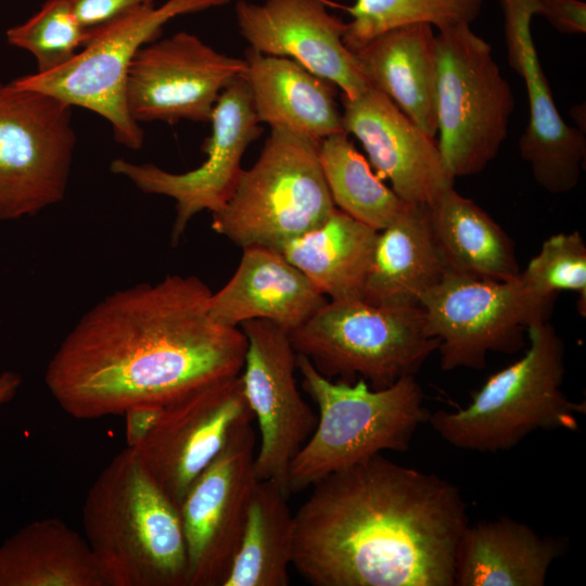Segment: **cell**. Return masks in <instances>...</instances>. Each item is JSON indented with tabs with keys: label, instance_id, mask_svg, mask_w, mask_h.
<instances>
[{
	"label": "cell",
	"instance_id": "26",
	"mask_svg": "<svg viewBox=\"0 0 586 586\" xmlns=\"http://www.w3.org/2000/svg\"><path fill=\"white\" fill-rule=\"evenodd\" d=\"M379 231L336 208L282 255L330 301L361 300Z\"/></svg>",
	"mask_w": 586,
	"mask_h": 586
},
{
	"label": "cell",
	"instance_id": "24",
	"mask_svg": "<svg viewBox=\"0 0 586 586\" xmlns=\"http://www.w3.org/2000/svg\"><path fill=\"white\" fill-rule=\"evenodd\" d=\"M561 540L510 517L468 525L458 544L454 586H543Z\"/></svg>",
	"mask_w": 586,
	"mask_h": 586
},
{
	"label": "cell",
	"instance_id": "9",
	"mask_svg": "<svg viewBox=\"0 0 586 586\" xmlns=\"http://www.w3.org/2000/svg\"><path fill=\"white\" fill-rule=\"evenodd\" d=\"M230 0H166L145 5L91 33L82 49L64 65L46 73L27 74L12 82L49 94L106 119L117 143L139 150L144 133L129 114L126 81L131 62L143 46L155 41L173 18L224 7Z\"/></svg>",
	"mask_w": 586,
	"mask_h": 586
},
{
	"label": "cell",
	"instance_id": "5",
	"mask_svg": "<svg viewBox=\"0 0 586 586\" xmlns=\"http://www.w3.org/2000/svg\"><path fill=\"white\" fill-rule=\"evenodd\" d=\"M296 370L319 415L315 430L290 464V494L384 450L405 453L419 425L428 420L430 412L415 375L402 377L383 388H370L362 378L356 383L333 382L302 354H296Z\"/></svg>",
	"mask_w": 586,
	"mask_h": 586
},
{
	"label": "cell",
	"instance_id": "13",
	"mask_svg": "<svg viewBox=\"0 0 586 586\" xmlns=\"http://www.w3.org/2000/svg\"><path fill=\"white\" fill-rule=\"evenodd\" d=\"M212 132L203 143L205 161L186 173H170L154 164L115 158L110 170L127 178L139 190L165 195L176 203L171 243L178 244L189 221L202 211L216 213L231 198L243 171L242 157L263 132L252 97L242 78L220 94L212 117Z\"/></svg>",
	"mask_w": 586,
	"mask_h": 586
},
{
	"label": "cell",
	"instance_id": "28",
	"mask_svg": "<svg viewBox=\"0 0 586 586\" xmlns=\"http://www.w3.org/2000/svg\"><path fill=\"white\" fill-rule=\"evenodd\" d=\"M289 494L272 480H257L242 536L222 586H286L293 560L294 514Z\"/></svg>",
	"mask_w": 586,
	"mask_h": 586
},
{
	"label": "cell",
	"instance_id": "23",
	"mask_svg": "<svg viewBox=\"0 0 586 586\" xmlns=\"http://www.w3.org/2000/svg\"><path fill=\"white\" fill-rule=\"evenodd\" d=\"M354 53L369 84L435 138L437 50L433 26L416 23L393 28Z\"/></svg>",
	"mask_w": 586,
	"mask_h": 586
},
{
	"label": "cell",
	"instance_id": "7",
	"mask_svg": "<svg viewBox=\"0 0 586 586\" xmlns=\"http://www.w3.org/2000/svg\"><path fill=\"white\" fill-rule=\"evenodd\" d=\"M289 336L295 353L326 378L353 383L360 375L373 388L415 375L440 344L420 306H378L362 300L327 301Z\"/></svg>",
	"mask_w": 586,
	"mask_h": 586
},
{
	"label": "cell",
	"instance_id": "2",
	"mask_svg": "<svg viewBox=\"0 0 586 586\" xmlns=\"http://www.w3.org/2000/svg\"><path fill=\"white\" fill-rule=\"evenodd\" d=\"M468 525L456 485L378 454L313 485L292 565L315 586H454Z\"/></svg>",
	"mask_w": 586,
	"mask_h": 586
},
{
	"label": "cell",
	"instance_id": "16",
	"mask_svg": "<svg viewBox=\"0 0 586 586\" xmlns=\"http://www.w3.org/2000/svg\"><path fill=\"white\" fill-rule=\"evenodd\" d=\"M253 419L239 374L163 406L150 432L133 449L179 508L194 481L220 453L231 431Z\"/></svg>",
	"mask_w": 586,
	"mask_h": 586
},
{
	"label": "cell",
	"instance_id": "29",
	"mask_svg": "<svg viewBox=\"0 0 586 586\" xmlns=\"http://www.w3.org/2000/svg\"><path fill=\"white\" fill-rule=\"evenodd\" d=\"M318 156L336 208L356 220L380 231L406 204L373 174L346 132L320 140Z\"/></svg>",
	"mask_w": 586,
	"mask_h": 586
},
{
	"label": "cell",
	"instance_id": "30",
	"mask_svg": "<svg viewBox=\"0 0 586 586\" xmlns=\"http://www.w3.org/2000/svg\"><path fill=\"white\" fill-rule=\"evenodd\" d=\"M484 0H355L346 8L343 42L356 52L377 36L396 27L425 23L438 30L471 24Z\"/></svg>",
	"mask_w": 586,
	"mask_h": 586
},
{
	"label": "cell",
	"instance_id": "4",
	"mask_svg": "<svg viewBox=\"0 0 586 586\" xmlns=\"http://www.w3.org/2000/svg\"><path fill=\"white\" fill-rule=\"evenodd\" d=\"M526 333L524 355L492 374L466 407L429 413L426 422L442 440L459 449L497 453L537 430H577L586 406L562 390V339L548 320L532 324Z\"/></svg>",
	"mask_w": 586,
	"mask_h": 586
},
{
	"label": "cell",
	"instance_id": "14",
	"mask_svg": "<svg viewBox=\"0 0 586 586\" xmlns=\"http://www.w3.org/2000/svg\"><path fill=\"white\" fill-rule=\"evenodd\" d=\"M245 60L224 54L198 36L179 31L136 53L126 103L137 123H209L224 90L242 77Z\"/></svg>",
	"mask_w": 586,
	"mask_h": 586
},
{
	"label": "cell",
	"instance_id": "33",
	"mask_svg": "<svg viewBox=\"0 0 586 586\" xmlns=\"http://www.w3.org/2000/svg\"><path fill=\"white\" fill-rule=\"evenodd\" d=\"M81 26L91 33L155 0H67Z\"/></svg>",
	"mask_w": 586,
	"mask_h": 586
},
{
	"label": "cell",
	"instance_id": "12",
	"mask_svg": "<svg viewBox=\"0 0 586 586\" xmlns=\"http://www.w3.org/2000/svg\"><path fill=\"white\" fill-rule=\"evenodd\" d=\"M255 445L252 422L237 425L179 507L188 586H222L229 573L257 482Z\"/></svg>",
	"mask_w": 586,
	"mask_h": 586
},
{
	"label": "cell",
	"instance_id": "34",
	"mask_svg": "<svg viewBox=\"0 0 586 586\" xmlns=\"http://www.w3.org/2000/svg\"><path fill=\"white\" fill-rule=\"evenodd\" d=\"M539 14L562 34H585L586 3L581 0H539Z\"/></svg>",
	"mask_w": 586,
	"mask_h": 586
},
{
	"label": "cell",
	"instance_id": "1",
	"mask_svg": "<svg viewBox=\"0 0 586 586\" xmlns=\"http://www.w3.org/2000/svg\"><path fill=\"white\" fill-rule=\"evenodd\" d=\"M196 276H166L109 294L88 310L48 362L44 382L77 419L165 406L241 373L246 337L209 314Z\"/></svg>",
	"mask_w": 586,
	"mask_h": 586
},
{
	"label": "cell",
	"instance_id": "10",
	"mask_svg": "<svg viewBox=\"0 0 586 586\" xmlns=\"http://www.w3.org/2000/svg\"><path fill=\"white\" fill-rule=\"evenodd\" d=\"M556 296L537 292L520 275L496 281L448 269L420 298L429 333L440 342L441 368L482 369L489 353H515L527 329L548 320Z\"/></svg>",
	"mask_w": 586,
	"mask_h": 586
},
{
	"label": "cell",
	"instance_id": "32",
	"mask_svg": "<svg viewBox=\"0 0 586 586\" xmlns=\"http://www.w3.org/2000/svg\"><path fill=\"white\" fill-rule=\"evenodd\" d=\"M521 276L544 295L557 296L562 290L575 291L578 310L585 316L586 245L578 231L561 232L546 239Z\"/></svg>",
	"mask_w": 586,
	"mask_h": 586
},
{
	"label": "cell",
	"instance_id": "25",
	"mask_svg": "<svg viewBox=\"0 0 586 586\" xmlns=\"http://www.w3.org/2000/svg\"><path fill=\"white\" fill-rule=\"evenodd\" d=\"M0 586H106L91 549L60 519L28 523L0 544Z\"/></svg>",
	"mask_w": 586,
	"mask_h": 586
},
{
	"label": "cell",
	"instance_id": "21",
	"mask_svg": "<svg viewBox=\"0 0 586 586\" xmlns=\"http://www.w3.org/2000/svg\"><path fill=\"white\" fill-rule=\"evenodd\" d=\"M242 79L250 90L256 118L322 140L345 132L334 85L297 62L247 48Z\"/></svg>",
	"mask_w": 586,
	"mask_h": 586
},
{
	"label": "cell",
	"instance_id": "15",
	"mask_svg": "<svg viewBox=\"0 0 586 586\" xmlns=\"http://www.w3.org/2000/svg\"><path fill=\"white\" fill-rule=\"evenodd\" d=\"M246 352L240 378L259 428L257 480H272L289 495V468L316 428L318 416L295 379L296 353L289 333L265 319L244 321Z\"/></svg>",
	"mask_w": 586,
	"mask_h": 586
},
{
	"label": "cell",
	"instance_id": "6",
	"mask_svg": "<svg viewBox=\"0 0 586 586\" xmlns=\"http://www.w3.org/2000/svg\"><path fill=\"white\" fill-rule=\"evenodd\" d=\"M319 140L272 127L255 164L242 171L212 229L242 249L281 252L336 209L320 163Z\"/></svg>",
	"mask_w": 586,
	"mask_h": 586
},
{
	"label": "cell",
	"instance_id": "17",
	"mask_svg": "<svg viewBox=\"0 0 586 586\" xmlns=\"http://www.w3.org/2000/svg\"><path fill=\"white\" fill-rule=\"evenodd\" d=\"M234 10L249 48L297 62L349 99L371 86L343 42L345 23L329 13L324 0H239Z\"/></svg>",
	"mask_w": 586,
	"mask_h": 586
},
{
	"label": "cell",
	"instance_id": "36",
	"mask_svg": "<svg viewBox=\"0 0 586 586\" xmlns=\"http://www.w3.org/2000/svg\"><path fill=\"white\" fill-rule=\"evenodd\" d=\"M21 375L13 371L0 373V408L11 402L21 387Z\"/></svg>",
	"mask_w": 586,
	"mask_h": 586
},
{
	"label": "cell",
	"instance_id": "31",
	"mask_svg": "<svg viewBox=\"0 0 586 586\" xmlns=\"http://www.w3.org/2000/svg\"><path fill=\"white\" fill-rule=\"evenodd\" d=\"M5 38L10 46L35 58L37 73H46L71 61L87 43L90 34L67 0H47L28 20L10 27Z\"/></svg>",
	"mask_w": 586,
	"mask_h": 586
},
{
	"label": "cell",
	"instance_id": "27",
	"mask_svg": "<svg viewBox=\"0 0 586 586\" xmlns=\"http://www.w3.org/2000/svg\"><path fill=\"white\" fill-rule=\"evenodd\" d=\"M429 207L432 230L448 269L496 281L520 275L512 240L474 201L451 187Z\"/></svg>",
	"mask_w": 586,
	"mask_h": 586
},
{
	"label": "cell",
	"instance_id": "20",
	"mask_svg": "<svg viewBox=\"0 0 586 586\" xmlns=\"http://www.w3.org/2000/svg\"><path fill=\"white\" fill-rule=\"evenodd\" d=\"M326 302L324 295L281 252L249 246L243 249L231 279L212 293L209 314L227 327L265 319L290 333Z\"/></svg>",
	"mask_w": 586,
	"mask_h": 586
},
{
	"label": "cell",
	"instance_id": "18",
	"mask_svg": "<svg viewBox=\"0 0 586 586\" xmlns=\"http://www.w3.org/2000/svg\"><path fill=\"white\" fill-rule=\"evenodd\" d=\"M508 61L523 79L528 124L519 140L521 157L535 181L551 193H565L578 183L586 154L584 133L561 117L543 72L531 31L536 0H500Z\"/></svg>",
	"mask_w": 586,
	"mask_h": 586
},
{
	"label": "cell",
	"instance_id": "8",
	"mask_svg": "<svg viewBox=\"0 0 586 586\" xmlns=\"http://www.w3.org/2000/svg\"><path fill=\"white\" fill-rule=\"evenodd\" d=\"M436 50L437 145L454 178L475 175L507 138L513 91L491 44L469 24L438 30Z\"/></svg>",
	"mask_w": 586,
	"mask_h": 586
},
{
	"label": "cell",
	"instance_id": "35",
	"mask_svg": "<svg viewBox=\"0 0 586 586\" xmlns=\"http://www.w3.org/2000/svg\"><path fill=\"white\" fill-rule=\"evenodd\" d=\"M163 406L143 405L127 409L124 412L126 421V447L133 448L150 432L158 419Z\"/></svg>",
	"mask_w": 586,
	"mask_h": 586
},
{
	"label": "cell",
	"instance_id": "19",
	"mask_svg": "<svg viewBox=\"0 0 586 586\" xmlns=\"http://www.w3.org/2000/svg\"><path fill=\"white\" fill-rule=\"evenodd\" d=\"M341 100L344 131L361 142L375 175L388 179L402 201L431 206L454 187L434 138L385 94L370 86L356 98Z\"/></svg>",
	"mask_w": 586,
	"mask_h": 586
},
{
	"label": "cell",
	"instance_id": "3",
	"mask_svg": "<svg viewBox=\"0 0 586 586\" xmlns=\"http://www.w3.org/2000/svg\"><path fill=\"white\" fill-rule=\"evenodd\" d=\"M82 526L106 586H188L179 508L133 448L118 453L89 488Z\"/></svg>",
	"mask_w": 586,
	"mask_h": 586
},
{
	"label": "cell",
	"instance_id": "22",
	"mask_svg": "<svg viewBox=\"0 0 586 586\" xmlns=\"http://www.w3.org/2000/svg\"><path fill=\"white\" fill-rule=\"evenodd\" d=\"M447 270L430 207L406 203L378 233L361 300L378 306H419L421 296Z\"/></svg>",
	"mask_w": 586,
	"mask_h": 586
},
{
	"label": "cell",
	"instance_id": "11",
	"mask_svg": "<svg viewBox=\"0 0 586 586\" xmlns=\"http://www.w3.org/2000/svg\"><path fill=\"white\" fill-rule=\"evenodd\" d=\"M72 109L0 80V220L36 215L64 199L76 146Z\"/></svg>",
	"mask_w": 586,
	"mask_h": 586
}]
</instances>
